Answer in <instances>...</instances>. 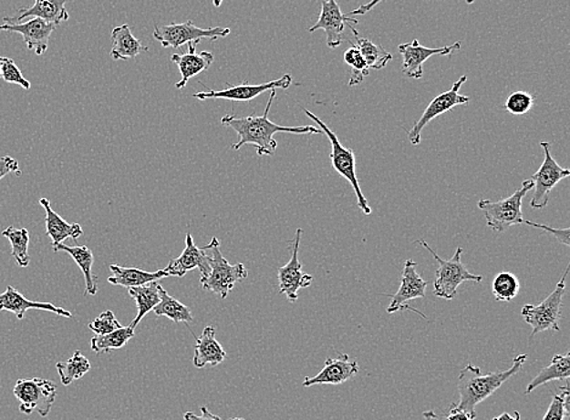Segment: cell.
<instances>
[{
	"mask_svg": "<svg viewBox=\"0 0 570 420\" xmlns=\"http://www.w3.org/2000/svg\"><path fill=\"white\" fill-rule=\"evenodd\" d=\"M275 90H270L268 105L264 115L237 117L229 115L223 117L222 126L232 128L239 135L240 140L232 146L235 151H240L244 145H254L259 156H273L276 152L277 142L274 135L277 133L290 134H323L319 128L313 126L306 127H283L269 119V111L272 108L273 100L275 98Z\"/></svg>",
	"mask_w": 570,
	"mask_h": 420,
	"instance_id": "obj_1",
	"label": "cell"
},
{
	"mask_svg": "<svg viewBox=\"0 0 570 420\" xmlns=\"http://www.w3.org/2000/svg\"><path fill=\"white\" fill-rule=\"evenodd\" d=\"M525 361H527V355L523 353V355L517 356L513 360V366L509 370L488 374H482L480 367L471 364H467L459 374L460 401L456 406L476 418L478 405L487 400L496 390L502 388L510 378L516 375L523 367Z\"/></svg>",
	"mask_w": 570,
	"mask_h": 420,
	"instance_id": "obj_2",
	"label": "cell"
},
{
	"mask_svg": "<svg viewBox=\"0 0 570 420\" xmlns=\"http://www.w3.org/2000/svg\"><path fill=\"white\" fill-rule=\"evenodd\" d=\"M203 250L208 254L211 270L206 277H201V286L204 291L226 299L237 282L247 279L248 270L244 264L232 265L226 261L217 237H213Z\"/></svg>",
	"mask_w": 570,
	"mask_h": 420,
	"instance_id": "obj_3",
	"label": "cell"
},
{
	"mask_svg": "<svg viewBox=\"0 0 570 420\" xmlns=\"http://www.w3.org/2000/svg\"><path fill=\"white\" fill-rule=\"evenodd\" d=\"M420 246L426 248L432 254L438 262L436 281H434L433 293L438 298L445 301H454L458 295V288L463 282H477L483 281V276L474 275L467 270L466 265L461 261L462 248L456 250L454 257L451 261H445L434 251L433 248L425 240L416 241Z\"/></svg>",
	"mask_w": 570,
	"mask_h": 420,
	"instance_id": "obj_4",
	"label": "cell"
},
{
	"mask_svg": "<svg viewBox=\"0 0 570 420\" xmlns=\"http://www.w3.org/2000/svg\"><path fill=\"white\" fill-rule=\"evenodd\" d=\"M534 189L531 179L525 180L521 189L507 199L492 202L491 200H481L478 208L483 211L487 225L494 231L505 232L511 226L524 224L523 206L524 197Z\"/></svg>",
	"mask_w": 570,
	"mask_h": 420,
	"instance_id": "obj_5",
	"label": "cell"
},
{
	"mask_svg": "<svg viewBox=\"0 0 570 420\" xmlns=\"http://www.w3.org/2000/svg\"><path fill=\"white\" fill-rule=\"evenodd\" d=\"M305 113L313 122H316L317 126L320 127V130L323 131V134L326 135L328 140H330L332 148L330 155L332 167L352 185L354 192H356L358 207L360 208V210L363 211L365 215H370L371 207L368 206L367 197H365L363 191H361L359 180H358L357 178V160L353 149H346L345 146L341 144V141H339L337 135H336L319 117L313 115L308 109H305Z\"/></svg>",
	"mask_w": 570,
	"mask_h": 420,
	"instance_id": "obj_6",
	"label": "cell"
},
{
	"mask_svg": "<svg viewBox=\"0 0 570 420\" xmlns=\"http://www.w3.org/2000/svg\"><path fill=\"white\" fill-rule=\"evenodd\" d=\"M569 268V265L565 268L560 282L557 283L553 293L545 301L540 302L539 305H524V308L522 309V317L533 328L532 338H534L536 334L542 333V332L549 330L561 331L562 304H564L565 282H567Z\"/></svg>",
	"mask_w": 570,
	"mask_h": 420,
	"instance_id": "obj_7",
	"label": "cell"
},
{
	"mask_svg": "<svg viewBox=\"0 0 570 420\" xmlns=\"http://www.w3.org/2000/svg\"><path fill=\"white\" fill-rule=\"evenodd\" d=\"M13 393L20 404L18 408L21 414L29 415L38 412L40 417L46 418L57 400V388L54 382L47 379H18Z\"/></svg>",
	"mask_w": 570,
	"mask_h": 420,
	"instance_id": "obj_8",
	"label": "cell"
},
{
	"mask_svg": "<svg viewBox=\"0 0 570 420\" xmlns=\"http://www.w3.org/2000/svg\"><path fill=\"white\" fill-rule=\"evenodd\" d=\"M230 28L197 27L192 21L182 22V24H171L168 26H156L153 31V38L161 43L163 47H174L178 49L185 44L192 42L200 43L202 39L217 40L225 38L230 35Z\"/></svg>",
	"mask_w": 570,
	"mask_h": 420,
	"instance_id": "obj_9",
	"label": "cell"
},
{
	"mask_svg": "<svg viewBox=\"0 0 570 420\" xmlns=\"http://www.w3.org/2000/svg\"><path fill=\"white\" fill-rule=\"evenodd\" d=\"M540 145L545 152V159H544L539 170L531 178L533 184H534V196L531 200V207L534 210L546 208L549 204L551 191L570 175L568 168L561 167L551 155L550 142L542 141Z\"/></svg>",
	"mask_w": 570,
	"mask_h": 420,
	"instance_id": "obj_10",
	"label": "cell"
},
{
	"mask_svg": "<svg viewBox=\"0 0 570 420\" xmlns=\"http://www.w3.org/2000/svg\"><path fill=\"white\" fill-rule=\"evenodd\" d=\"M467 82V76H462L461 78L452 84L451 89L445 91L434 97L430 105L427 106L425 111H423L421 118L415 123V126L408 131L409 141L411 145L418 146L421 142L422 130L437 117L444 115L456 106L469 104L471 98L465 97V95L460 94V89L463 84Z\"/></svg>",
	"mask_w": 570,
	"mask_h": 420,
	"instance_id": "obj_11",
	"label": "cell"
},
{
	"mask_svg": "<svg viewBox=\"0 0 570 420\" xmlns=\"http://www.w3.org/2000/svg\"><path fill=\"white\" fill-rule=\"evenodd\" d=\"M416 266H418V262L411 261V259L405 261L399 290L396 294H389V297L392 298V302L387 308L389 313L411 310V312L419 313L420 316L426 319L425 315L408 305L409 302L415 301V299L425 298L427 286H429V282L420 275Z\"/></svg>",
	"mask_w": 570,
	"mask_h": 420,
	"instance_id": "obj_12",
	"label": "cell"
},
{
	"mask_svg": "<svg viewBox=\"0 0 570 420\" xmlns=\"http://www.w3.org/2000/svg\"><path fill=\"white\" fill-rule=\"evenodd\" d=\"M358 24L359 21L357 18L349 17L348 15L342 13L337 0H321L319 20L313 27L309 28V32L313 33L317 29H324L326 33L327 46L336 49L345 40L343 36H345L346 27H354Z\"/></svg>",
	"mask_w": 570,
	"mask_h": 420,
	"instance_id": "obj_13",
	"label": "cell"
},
{
	"mask_svg": "<svg viewBox=\"0 0 570 420\" xmlns=\"http://www.w3.org/2000/svg\"><path fill=\"white\" fill-rule=\"evenodd\" d=\"M303 230L297 229L295 231L294 246H292V257L286 265L281 266L277 270V279H279L280 294L286 295L291 302L298 301V292L312 286L313 276L302 271L303 266L298 259L299 244Z\"/></svg>",
	"mask_w": 570,
	"mask_h": 420,
	"instance_id": "obj_14",
	"label": "cell"
},
{
	"mask_svg": "<svg viewBox=\"0 0 570 420\" xmlns=\"http://www.w3.org/2000/svg\"><path fill=\"white\" fill-rule=\"evenodd\" d=\"M291 75H285L279 79L272 80V82L262 84L243 83L239 84V86L229 87L228 89L219 91L208 90L202 91V93H196L193 94V97L200 101L210 100V98H217V100L222 98V100L248 102L254 100L255 97H258L259 95L265 93V91L288 89V87H291Z\"/></svg>",
	"mask_w": 570,
	"mask_h": 420,
	"instance_id": "obj_15",
	"label": "cell"
},
{
	"mask_svg": "<svg viewBox=\"0 0 570 420\" xmlns=\"http://www.w3.org/2000/svg\"><path fill=\"white\" fill-rule=\"evenodd\" d=\"M461 42H456L452 46L430 49L419 43V40H412L410 43L400 44L398 50L403 56V73L405 77L412 79H421L423 77V64L433 55H451L454 51L460 50Z\"/></svg>",
	"mask_w": 570,
	"mask_h": 420,
	"instance_id": "obj_16",
	"label": "cell"
},
{
	"mask_svg": "<svg viewBox=\"0 0 570 420\" xmlns=\"http://www.w3.org/2000/svg\"><path fill=\"white\" fill-rule=\"evenodd\" d=\"M359 371L357 361H350L349 355L341 353L335 359H327L323 371L314 377L306 378L303 386L310 388L314 385H341L356 377Z\"/></svg>",
	"mask_w": 570,
	"mask_h": 420,
	"instance_id": "obj_17",
	"label": "cell"
},
{
	"mask_svg": "<svg viewBox=\"0 0 570 420\" xmlns=\"http://www.w3.org/2000/svg\"><path fill=\"white\" fill-rule=\"evenodd\" d=\"M57 26L33 17L25 24H4L0 26V31L18 33L25 40L27 49L35 51L36 55H43L49 46L51 33Z\"/></svg>",
	"mask_w": 570,
	"mask_h": 420,
	"instance_id": "obj_18",
	"label": "cell"
},
{
	"mask_svg": "<svg viewBox=\"0 0 570 420\" xmlns=\"http://www.w3.org/2000/svg\"><path fill=\"white\" fill-rule=\"evenodd\" d=\"M195 269L200 270L201 277H206L211 270L210 261H208L206 251L203 248L196 247L192 233L188 232L185 237L184 251L181 257L173 259L163 270L167 272L168 277L181 279L186 273Z\"/></svg>",
	"mask_w": 570,
	"mask_h": 420,
	"instance_id": "obj_19",
	"label": "cell"
},
{
	"mask_svg": "<svg viewBox=\"0 0 570 420\" xmlns=\"http://www.w3.org/2000/svg\"><path fill=\"white\" fill-rule=\"evenodd\" d=\"M197 42L189 43V50L186 53L171 55V61L178 66L181 71V80L175 84L177 89H182L186 87L189 80L207 71L211 65L214 62V55L210 51H201L196 53Z\"/></svg>",
	"mask_w": 570,
	"mask_h": 420,
	"instance_id": "obj_20",
	"label": "cell"
},
{
	"mask_svg": "<svg viewBox=\"0 0 570 420\" xmlns=\"http://www.w3.org/2000/svg\"><path fill=\"white\" fill-rule=\"evenodd\" d=\"M28 310H43V312L57 313V315L67 317V319L72 317V313L67 310L57 308L51 302L28 301L13 286H7L5 292L0 294V312H13L17 320H24Z\"/></svg>",
	"mask_w": 570,
	"mask_h": 420,
	"instance_id": "obj_21",
	"label": "cell"
},
{
	"mask_svg": "<svg viewBox=\"0 0 570 420\" xmlns=\"http://www.w3.org/2000/svg\"><path fill=\"white\" fill-rule=\"evenodd\" d=\"M67 2L68 0H35L32 6L21 9L15 16L4 17V22L20 24L25 18L36 17L58 26L69 18L68 11L65 7Z\"/></svg>",
	"mask_w": 570,
	"mask_h": 420,
	"instance_id": "obj_22",
	"label": "cell"
},
{
	"mask_svg": "<svg viewBox=\"0 0 570 420\" xmlns=\"http://www.w3.org/2000/svg\"><path fill=\"white\" fill-rule=\"evenodd\" d=\"M225 350L223 349L221 343L215 337V328L207 326L196 341L193 366L196 368H203L207 364L213 367L218 366L225 360Z\"/></svg>",
	"mask_w": 570,
	"mask_h": 420,
	"instance_id": "obj_23",
	"label": "cell"
},
{
	"mask_svg": "<svg viewBox=\"0 0 570 420\" xmlns=\"http://www.w3.org/2000/svg\"><path fill=\"white\" fill-rule=\"evenodd\" d=\"M39 203L46 210L47 235L53 241V247L67 239L77 241L83 235L82 226L68 224L67 221H65L57 211L53 210L49 200L40 199Z\"/></svg>",
	"mask_w": 570,
	"mask_h": 420,
	"instance_id": "obj_24",
	"label": "cell"
},
{
	"mask_svg": "<svg viewBox=\"0 0 570 420\" xmlns=\"http://www.w3.org/2000/svg\"><path fill=\"white\" fill-rule=\"evenodd\" d=\"M109 270H111L112 276L109 277V283L113 284V286L127 288V290L157 282V281L168 277L167 272L163 269L159 270V271L149 272L138 268H123V266L119 265H111Z\"/></svg>",
	"mask_w": 570,
	"mask_h": 420,
	"instance_id": "obj_25",
	"label": "cell"
},
{
	"mask_svg": "<svg viewBox=\"0 0 570 420\" xmlns=\"http://www.w3.org/2000/svg\"><path fill=\"white\" fill-rule=\"evenodd\" d=\"M111 38V57L113 60H130V58L139 56L142 51L149 50L148 47L142 46L140 40L135 38L128 25L117 26L113 28Z\"/></svg>",
	"mask_w": 570,
	"mask_h": 420,
	"instance_id": "obj_26",
	"label": "cell"
},
{
	"mask_svg": "<svg viewBox=\"0 0 570 420\" xmlns=\"http://www.w3.org/2000/svg\"><path fill=\"white\" fill-rule=\"evenodd\" d=\"M55 253L57 251H65L69 254V257L76 261V264L82 270L84 280H86V294L97 295L98 293V280L97 276L93 275V264L94 255L93 251L87 246H66L64 243L57 244L53 247Z\"/></svg>",
	"mask_w": 570,
	"mask_h": 420,
	"instance_id": "obj_27",
	"label": "cell"
},
{
	"mask_svg": "<svg viewBox=\"0 0 570 420\" xmlns=\"http://www.w3.org/2000/svg\"><path fill=\"white\" fill-rule=\"evenodd\" d=\"M161 284L157 282H151L144 284V286L130 288L128 293L137 302L138 313L135 316L133 323L130 324L133 330L139 326L141 320L144 319L146 313L152 312L155 306L161 302L160 295Z\"/></svg>",
	"mask_w": 570,
	"mask_h": 420,
	"instance_id": "obj_28",
	"label": "cell"
},
{
	"mask_svg": "<svg viewBox=\"0 0 570 420\" xmlns=\"http://www.w3.org/2000/svg\"><path fill=\"white\" fill-rule=\"evenodd\" d=\"M570 377V353L565 355H554L549 366L544 368L542 372L527 386L525 395L534 392L539 386L545 385L553 381H567Z\"/></svg>",
	"mask_w": 570,
	"mask_h": 420,
	"instance_id": "obj_29",
	"label": "cell"
},
{
	"mask_svg": "<svg viewBox=\"0 0 570 420\" xmlns=\"http://www.w3.org/2000/svg\"><path fill=\"white\" fill-rule=\"evenodd\" d=\"M161 302L152 310L156 316H164L175 323H190L193 321L192 310L181 304L177 299L171 297L162 286H160Z\"/></svg>",
	"mask_w": 570,
	"mask_h": 420,
	"instance_id": "obj_30",
	"label": "cell"
},
{
	"mask_svg": "<svg viewBox=\"0 0 570 420\" xmlns=\"http://www.w3.org/2000/svg\"><path fill=\"white\" fill-rule=\"evenodd\" d=\"M350 31L353 32L357 39V44H354V46L360 51L361 56L364 57L368 68L382 69L386 67L389 61H392L393 55L386 51L385 47L376 46L375 43H372L368 38H360L356 27H350Z\"/></svg>",
	"mask_w": 570,
	"mask_h": 420,
	"instance_id": "obj_31",
	"label": "cell"
},
{
	"mask_svg": "<svg viewBox=\"0 0 570 420\" xmlns=\"http://www.w3.org/2000/svg\"><path fill=\"white\" fill-rule=\"evenodd\" d=\"M57 370L60 375L62 385H71L73 382L78 381L91 370L89 360L83 353L77 350L71 356V359L65 363H57Z\"/></svg>",
	"mask_w": 570,
	"mask_h": 420,
	"instance_id": "obj_32",
	"label": "cell"
},
{
	"mask_svg": "<svg viewBox=\"0 0 570 420\" xmlns=\"http://www.w3.org/2000/svg\"><path fill=\"white\" fill-rule=\"evenodd\" d=\"M135 335L130 326L120 327L119 330L105 335H97L90 341L91 350L97 353H109L112 350L122 349Z\"/></svg>",
	"mask_w": 570,
	"mask_h": 420,
	"instance_id": "obj_33",
	"label": "cell"
},
{
	"mask_svg": "<svg viewBox=\"0 0 570 420\" xmlns=\"http://www.w3.org/2000/svg\"><path fill=\"white\" fill-rule=\"evenodd\" d=\"M2 235L5 237V239L9 240L11 248H13L11 255H13L16 264L22 269L27 268L29 262H31V258H29L28 254V230L16 229L14 228V226H9V228L4 230Z\"/></svg>",
	"mask_w": 570,
	"mask_h": 420,
	"instance_id": "obj_34",
	"label": "cell"
},
{
	"mask_svg": "<svg viewBox=\"0 0 570 420\" xmlns=\"http://www.w3.org/2000/svg\"><path fill=\"white\" fill-rule=\"evenodd\" d=\"M492 291L496 302H513L520 293V280L513 272H500L492 281Z\"/></svg>",
	"mask_w": 570,
	"mask_h": 420,
	"instance_id": "obj_35",
	"label": "cell"
},
{
	"mask_svg": "<svg viewBox=\"0 0 570 420\" xmlns=\"http://www.w3.org/2000/svg\"><path fill=\"white\" fill-rule=\"evenodd\" d=\"M350 44H352V46L345 53V62L352 68L349 86L353 87L363 82L365 77H368V73H370V68H368L367 62L361 56L360 51L357 49V46L353 43Z\"/></svg>",
	"mask_w": 570,
	"mask_h": 420,
	"instance_id": "obj_36",
	"label": "cell"
},
{
	"mask_svg": "<svg viewBox=\"0 0 570 420\" xmlns=\"http://www.w3.org/2000/svg\"><path fill=\"white\" fill-rule=\"evenodd\" d=\"M569 385L568 381L565 383L564 388L561 389V394L554 396L553 403L549 406L543 420H565L569 417Z\"/></svg>",
	"mask_w": 570,
	"mask_h": 420,
	"instance_id": "obj_37",
	"label": "cell"
},
{
	"mask_svg": "<svg viewBox=\"0 0 570 420\" xmlns=\"http://www.w3.org/2000/svg\"><path fill=\"white\" fill-rule=\"evenodd\" d=\"M534 101L535 97L532 94L527 93V91H514L507 97L503 108L511 115L523 116L534 108Z\"/></svg>",
	"mask_w": 570,
	"mask_h": 420,
	"instance_id": "obj_38",
	"label": "cell"
},
{
	"mask_svg": "<svg viewBox=\"0 0 570 420\" xmlns=\"http://www.w3.org/2000/svg\"><path fill=\"white\" fill-rule=\"evenodd\" d=\"M0 72H2V78L6 83L17 84V86L24 87L25 90L31 89V82L25 78L13 58L3 57Z\"/></svg>",
	"mask_w": 570,
	"mask_h": 420,
	"instance_id": "obj_39",
	"label": "cell"
},
{
	"mask_svg": "<svg viewBox=\"0 0 570 420\" xmlns=\"http://www.w3.org/2000/svg\"><path fill=\"white\" fill-rule=\"evenodd\" d=\"M88 327L97 335H105L119 330L122 326H120L119 321L116 319L115 313L108 310V312H102L93 323L88 324Z\"/></svg>",
	"mask_w": 570,
	"mask_h": 420,
	"instance_id": "obj_40",
	"label": "cell"
},
{
	"mask_svg": "<svg viewBox=\"0 0 570 420\" xmlns=\"http://www.w3.org/2000/svg\"><path fill=\"white\" fill-rule=\"evenodd\" d=\"M524 224L533 226V228H538V229L544 230V231L550 233V235H553L554 239H556L557 241H560L561 243H564L565 246L569 247L570 229L568 228L567 229H554V228H550V226L535 224V222H532L528 220H524Z\"/></svg>",
	"mask_w": 570,
	"mask_h": 420,
	"instance_id": "obj_41",
	"label": "cell"
},
{
	"mask_svg": "<svg viewBox=\"0 0 570 420\" xmlns=\"http://www.w3.org/2000/svg\"><path fill=\"white\" fill-rule=\"evenodd\" d=\"M11 173L16 174L17 177H20L22 174L17 160L10 156L0 157V180H2L4 177H6L7 174Z\"/></svg>",
	"mask_w": 570,
	"mask_h": 420,
	"instance_id": "obj_42",
	"label": "cell"
},
{
	"mask_svg": "<svg viewBox=\"0 0 570 420\" xmlns=\"http://www.w3.org/2000/svg\"><path fill=\"white\" fill-rule=\"evenodd\" d=\"M185 420H224L219 418L218 415H212L210 410L206 406L201 407V415H196L192 412H186L184 414ZM228 420H244L243 418H233Z\"/></svg>",
	"mask_w": 570,
	"mask_h": 420,
	"instance_id": "obj_43",
	"label": "cell"
},
{
	"mask_svg": "<svg viewBox=\"0 0 570 420\" xmlns=\"http://www.w3.org/2000/svg\"><path fill=\"white\" fill-rule=\"evenodd\" d=\"M476 418L472 417L467 414V412L460 410L456 404L452 405L451 411H449L448 417L445 420H474ZM437 420H440L438 418Z\"/></svg>",
	"mask_w": 570,
	"mask_h": 420,
	"instance_id": "obj_44",
	"label": "cell"
},
{
	"mask_svg": "<svg viewBox=\"0 0 570 420\" xmlns=\"http://www.w3.org/2000/svg\"><path fill=\"white\" fill-rule=\"evenodd\" d=\"M381 2H383V0H371V2L365 4V5H360L358 9L350 11L348 16H357V15L368 14V11L374 9V7L378 6Z\"/></svg>",
	"mask_w": 570,
	"mask_h": 420,
	"instance_id": "obj_45",
	"label": "cell"
},
{
	"mask_svg": "<svg viewBox=\"0 0 570 420\" xmlns=\"http://www.w3.org/2000/svg\"><path fill=\"white\" fill-rule=\"evenodd\" d=\"M514 417H513V415H511L510 414H503L502 415H499V417H496L492 420H521V415L520 412H514Z\"/></svg>",
	"mask_w": 570,
	"mask_h": 420,
	"instance_id": "obj_46",
	"label": "cell"
},
{
	"mask_svg": "<svg viewBox=\"0 0 570 420\" xmlns=\"http://www.w3.org/2000/svg\"><path fill=\"white\" fill-rule=\"evenodd\" d=\"M423 417H425L426 420H437L438 419V415L434 414L433 411L423 412Z\"/></svg>",
	"mask_w": 570,
	"mask_h": 420,
	"instance_id": "obj_47",
	"label": "cell"
},
{
	"mask_svg": "<svg viewBox=\"0 0 570 420\" xmlns=\"http://www.w3.org/2000/svg\"><path fill=\"white\" fill-rule=\"evenodd\" d=\"M224 2V0H213V5L215 7H219L222 5V3Z\"/></svg>",
	"mask_w": 570,
	"mask_h": 420,
	"instance_id": "obj_48",
	"label": "cell"
},
{
	"mask_svg": "<svg viewBox=\"0 0 570 420\" xmlns=\"http://www.w3.org/2000/svg\"><path fill=\"white\" fill-rule=\"evenodd\" d=\"M2 61H3V56H0V69H2ZM0 78H2V72H0Z\"/></svg>",
	"mask_w": 570,
	"mask_h": 420,
	"instance_id": "obj_49",
	"label": "cell"
},
{
	"mask_svg": "<svg viewBox=\"0 0 570 420\" xmlns=\"http://www.w3.org/2000/svg\"><path fill=\"white\" fill-rule=\"evenodd\" d=\"M474 2H476V0H466V3L469 4V5H471V4H473Z\"/></svg>",
	"mask_w": 570,
	"mask_h": 420,
	"instance_id": "obj_50",
	"label": "cell"
}]
</instances>
